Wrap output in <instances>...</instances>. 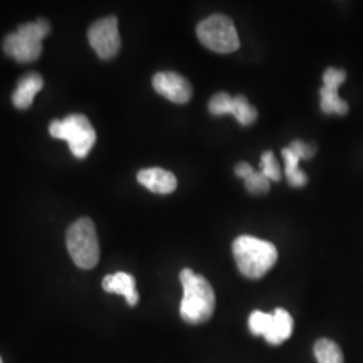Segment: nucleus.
Here are the masks:
<instances>
[{
    "instance_id": "1",
    "label": "nucleus",
    "mask_w": 363,
    "mask_h": 363,
    "mask_svg": "<svg viewBox=\"0 0 363 363\" xmlns=\"http://www.w3.org/2000/svg\"><path fill=\"white\" fill-rule=\"evenodd\" d=\"M181 283L183 286L182 319L190 325L208 322L216 308V295L211 284L203 276L191 269L182 271Z\"/></svg>"
},
{
    "instance_id": "2",
    "label": "nucleus",
    "mask_w": 363,
    "mask_h": 363,
    "mask_svg": "<svg viewBox=\"0 0 363 363\" xmlns=\"http://www.w3.org/2000/svg\"><path fill=\"white\" fill-rule=\"evenodd\" d=\"M233 256L240 272L247 279H261L277 261V249L272 242L252 235H240L233 242Z\"/></svg>"
},
{
    "instance_id": "3",
    "label": "nucleus",
    "mask_w": 363,
    "mask_h": 363,
    "mask_svg": "<svg viewBox=\"0 0 363 363\" xmlns=\"http://www.w3.org/2000/svg\"><path fill=\"white\" fill-rule=\"evenodd\" d=\"M50 33V23L46 19L25 23L15 33L9 34L3 42V50L18 62H31L42 54V40Z\"/></svg>"
},
{
    "instance_id": "4",
    "label": "nucleus",
    "mask_w": 363,
    "mask_h": 363,
    "mask_svg": "<svg viewBox=\"0 0 363 363\" xmlns=\"http://www.w3.org/2000/svg\"><path fill=\"white\" fill-rule=\"evenodd\" d=\"M49 132L52 138L66 140L70 152L78 159L88 156L97 139L89 118L79 113L69 115L64 120H52Z\"/></svg>"
},
{
    "instance_id": "5",
    "label": "nucleus",
    "mask_w": 363,
    "mask_h": 363,
    "mask_svg": "<svg viewBox=\"0 0 363 363\" xmlns=\"http://www.w3.org/2000/svg\"><path fill=\"white\" fill-rule=\"evenodd\" d=\"M66 245L78 268L91 269L97 265L100 245L96 226L91 218H79L67 229Z\"/></svg>"
},
{
    "instance_id": "6",
    "label": "nucleus",
    "mask_w": 363,
    "mask_h": 363,
    "mask_svg": "<svg viewBox=\"0 0 363 363\" xmlns=\"http://www.w3.org/2000/svg\"><path fill=\"white\" fill-rule=\"evenodd\" d=\"M196 35L211 52L228 54L240 48V39L233 21L229 16L216 13L202 21L196 27Z\"/></svg>"
},
{
    "instance_id": "7",
    "label": "nucleus",
    "mask_w": 363,
    "mask_h": 363,
    "mask_svg": "<svg viewBox=\"0 0 363 363\" xmlns=\"http://www.w3.org/2000/svg\"><path fill=\"white\" fill-rule=\"evenodd\" d=\"M88 39L101 60L113 58L121 46L116 16H106L94 22L88 30Z\"/></svg>"
},
{
    "instance_id": "8",
    "label": "nucleus",
    "mask_w": 363,
    "mask_h": 363,
    "mask_svg": "<svg viewBox=\"0 0 363 363\" xmlns=\"http://www.w3.org/2000/svg\"><path fill=\"white\" fill-rule=\"evenodd\" d=\"M208 111L214 116L232 115L238 120L241 125H250L257 118V111L255 106L249 104L247 97H232L226 91H220L211 97L208 103Z\"/></svg>"
},
{
    "instance_id": "9",
    "label": "nucleus",
    "mask_w": 363,
    "mask_h": 363,
    "mask_svg": "<svg viewBox=\"0 0 363 363\" xmlns=\"http://www.w3.org/2000/svg\"><path fill=\"white\" fill-rule=\"evenodd\" d=\"M345 79L346 73L343 70L335 67H328L325 70L323 74V88L320 89V108L327 115L337 113L342 116L349 112V105L337 94L339 86L345 82Z\"/></svg>"
},
{
    "instance_id": "10",
    "label": "nucleus",
    "mask_w": 363,
    "mask_h": 363,
    "mask_svg": "<svg viewBox=\"0 0 363 363\" xmlns=\"http://www.w3.org/2000/svg\"><path fill=\"white\" fill-rule=\"evenodd\" d=\"M152 85L159 94L175 104H186L193 96V88L187 78L175 72H160L152 78Z\"/></svg>"
},
{
    "instance_id": "11",
    "label": "nucleus",
    "mask_w": 363,
    "mask_h": 363,
    "mask_svg": "<svg viewBox=\"0 0 363 363\" xmlns=\"http://www.w3.org/2000/svg\"><path fill=\"white\" fill-rule=\"evenodd\" d=\"M138 181L155 194H169L177 189V177L167 169L152 167L139 171Z\"/></svg>"
},
{
    "instance_id": "12",
    "label": "nucleus",
    "mask_w": 363,
    "mask_h": 363,
    "mask_svg": "<svg viewBox=\"0 0 363 363\" xmlns=\"http://www.w3.org/2000/svg\"><path fill=\"white\" fill-rule=\"evenodd\" d=\"M103 288L108 294L123 295L130 307L136 306L139 301V294L136 291V281L130 273L117 272L108 274L103 280Z\"/></svg>"
},
{
    "instance_id": "13",
    "label": "nucleus",
    "mask_w": 363,
    "mask_h": 363,
    "mask_svg": "<svg viewBox=\"0 0 363 363\" xmlns=\"http://www.w3.org/2000/svg\"><path fill=\"white\" fill-rule=\"evenodd\" d=\"M43 88V78L38 73H28L18 81L13 93V104L18 109L30 108L34 97Z\"/></svg>"
},
{
    "instance_id": "14",
    "label": "nucleus",
    "mask_w": 363,
    "mask_h": 363,
    "mask_svg": "<svg viewBox=\"0 0 363 363\" xmlns=\"http://www.w3.org/2000/svg\"><path fill=\"white\" fill-rule=\"evenodd\" d=\"M294 333V319L289 312L284 308H276L272 313V319L268 327L267 334L264 335L265 340L272 345L279 346Z\"/></svg>"
},
{
    "instance_id": "15",
    "label": "nucleus",
    "mask_w": 363,
    "mask_h": 363,
    "mask_svg": "<svg viewBox=\"0 0 363 363\" xmlns=\"http://www.w3.org/2000/svg\"><path fill=\"white\" fill-rule=\"evenodd\" d=\"M313 354L318 363H345L343 352L331 339L322 337L316 340L313 346Z\"/></svg>"
},
{
    "instance_id": "16",
    "label": "nucleus",
    "mask_w": 363,
    "mask_h": 363,
    "mask_svg": "<svg viewBox=\"0 0 363 363\" xmlns=\"http://www.w3.org/2000/svg\"><path fill=\"white\" fill-rule=\"evenodd\" d=\"M281 154H283L284 160H286V175L288 183L292 187H303V186H306L307 182H308L307 174L298 169V163H300L301 159L289 147L284 148L281 151Z\"/></svg>"
},
{
    "instance_id": "17",
    "label": "nucleus",
    "mask_w": 363,
    "mask_h": 363,
    "mask_svg": "<svg viewBox=\"0 0 363 363\" xmlns=\"http://www.w3.org/2000/svg\"><path fill=\"white\" fill-rule=\"evenodd\" d=\"M272 319V313L262 311H253L249 316V328L253 335H265Z\"/></svg>"
},
{
    "instance_id": "18",
    "label": "nucleus",
    "mask_w": 363,
    "mask_h": 363,
    "mask_svg": "<svg viewBox=\"0 0 363 363\" xmlns=\"http://www.w3.org/2000/svg\"><path fill=\"white\" fill-rule=\"evenodd\" d=\"M269 181L279 182L281 179V171L279 167V162L271 151H267L261 155V169H259Z\"/></svg>"
},
{
    "instance_id": "19",
    "label": "nucleus",
    "mask_w": 363,
    "mask_h": 363,
    "mask_svg": "<svg viewBox=\"0 0 363 363\" xmlns=\"http://www.w3.org/2000/svg\"><path fill=\"white\" fill-rule=\"evenodd\" d=\"M245 187L250 194H265L269 191L271 181L261 171H255L249 178L245 179Z\"/></svg>"
},
{
    "instance_id": "20",
    "label": "nucleus",
    "mask_w": 363,
    "mask_h": 363,
    "mask_svg": "<svg viewBox=\"0 0 363 363\" xmlns=\"http://www.w3.org/2000/svg\"><path fill=\"white\" fill-rule=\"evenodd\" d=\"M289 148L301 159V160H308L312 156L315 155V147L312 144L303 143L301 140H295L292 142Z\"/></svg>"
},
{
    "instance_id": "21",
    "label": "nucleus",
    "mask_w": 363,
    "mask_h": 363,
    "mask_svg": "<svg viewBox=\"0 0 363 363\" xmlns=\"http://www.w3.org/2000/svg\"><path fill=\"white\" fill-rule=\"evenodd\" d=\"M253 172H255V169H253L249 163H245V162H242V163H240V164L235 166V174H237V177L242 178L244 181H245L247 178H249Z\"/></svg>"
},
{
    "instance_id": "22",
    "label": "nucleus",
    "mask_w": 363,
    "mask_h": 363,
    "mask_svg": "<svg viewBox=\"0 0 363 363\" xmlns=\"http://www.w3.org/2000/svg\"><path fill=\"white\" fill-rule=\"evenodd\" d=\"M0 363H3V362H1V358H0Z\"/></svg>"
}]
</instances>
